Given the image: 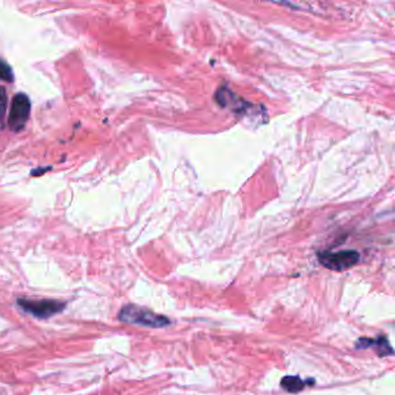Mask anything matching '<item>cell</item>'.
Listing matches in <instances>:
<instances>
[{"mask_svg": "<svg viewBox=\"0 0 395 395\" xmlns=\"http://www.w3.org/2000/svg\"><path fill=\"white\" fill-rule=\"evenodd\" d=\"M118 319L123 322L151 327V328H164L172 323L167 317L157 314L148 308L137 306V305L124 306L119 312Z\"/></svg>", "mask_w": 395, "mask_h": 395, "instance_id": "obj_1", "label": "cell"}, {"mask_svg": "<svg viewBox=\"0 0 395 395\" xmlns=\"http://www.w3.org/2000/svg\"><path fill=\"white\" fill-rule=\"evenodd\" d=\"M18 305L26 313L33 315L37 319H48L54 317L55 314L61 313L65 308V304L57 300L47 299H31L19 298Z\"/></svg>", "mask_w": 395, "mask_h": 395, "instance_id": "obj_2", "label": "cell"}, {"mask_svg": "<svg viewBox=\"0 0 395 395\" xmlns=\"http://www.w3.org/2000/svg\"><path fill=\"white\" fill-rule=\"evenodd\" d=\"M318 257L325 268L333 272H344L359 261V253L357 250L321 251Z\"/></svg>", "mask_w": 395, "mask_h": 395, "instance_id": "obj_3", "label": "cell"}, {"mask_svg": "<svg viewBox=\"0 0 395 395\" xmlns=\"http://www.w3.org/2000/svg\"><path fill=\"white\" fill-rule=\"evenodd\" d=\"M31 101L25 93H18L17 95H14L9 116V126L11 130L17 133L24 129L31 115Z\"/></svg>", "mask_w": 395, "mask_h": 395, "instance_id": "obj_4", "label": "cell"}, {"mask_svg": "<svg viewBox=\"0 0 395 395\" xmlns=\"http://www.w3.org/2000/svg\"><path fill=\"white\" fill-rule=\"evenodd\" d=\"M357 349H367L372 348L375 350V352L378 353L380 357L392 356L394 355V351L392 347H390L387 337H378V338H370V337H360L358 341L356 342Z\"/></svg>", "mask_w": 395, "mask_h": 395, "instance_id": "obj_5", "label": "cell"}, {"mask_svg": "<svg viewBox=\"0 0 395 395\" xmlns=\"http://www.w3.org/2000/svg\"><path fill=\"white\" fill-rule=\"evenodd\" d=\"M281 386L289 393H299L305 388L306 382L298 375H287L281 380Z\"/></svg>", "mask_w": 395, "mask_h": 395, "instance_id": "obj_6", "label": "cell"}, {"mask_svg": "<svg viewBox=\"0 0 395 395\" xmlns=\"http://www.w3.org/2000/svg\"><path fill=\"white\" fill-rule=\"evenodd\" d=\"M0 79L6 82H12L14 80L12 67L3 59H0Z\"/></svg>", "mask_w": 395, "mask_h": 395, "instance_id": "obj_7", "label": "cell"}, {"mask_svg": "<svg viewBox=\"0 0 395 395\" xmlns=\"http://www.w3.org/2000/svg\"><path fill=\"white\" fill-rule=\"evenodd\" d=\"M6 108H7V94L5 88L0 86V122H3L4 117H5Z\"/></svg>", "mask_w": 395, "mask_h": 395, "instance_id": "obj_8", "label": "cell"}, {"mask_svg": "<svg viewBox=\"0 0 395 395\" xmlns=\"http://www.w3.org/2000/svg\"><path fill=\"white\" fill-rule=\"evenodd\" d=\"M48 169H50V167H48V168H37V169H34V171H32V175H33V176L41 175V174H43V173L46 172V171H48Z\"/></svg>", "mask_w": 395, "mask_h": 395, "instance_id": "obj_9", "label": "cell"}]
</instances>
